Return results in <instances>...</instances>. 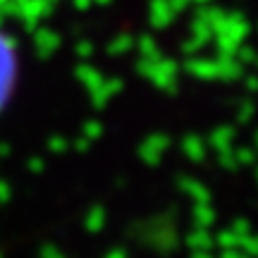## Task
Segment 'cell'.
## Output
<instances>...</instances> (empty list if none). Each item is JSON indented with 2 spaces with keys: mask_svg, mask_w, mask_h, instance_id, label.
<instances>
[{
  "mask_svg": "<svg viewBox=\"0 0 258 258\" xmlns=\"http://www.w3.org/2000/svg\"><path fill=\"white\" fill-rule=\"evenodd\" d=\"M19 74H22V53L17 38L0 27V112L8 108L17 91Z\"/></svg>",
  "mask_w": 258,
  "mask_h": 258,
  "instance_id": "cell-1",
  "label": "cell"
}]
</instances>
